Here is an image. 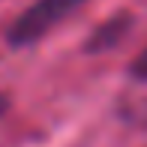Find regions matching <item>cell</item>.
<instances>
[{"mask_svg": "<svg viewBox=\"0 0 147 147\" xmlns=\"http://www.w3.org/2000/svg\"><path fill=\"white\" fill-rule=\"evenodd\" d=\"M129 72H132V78H138V81H147V48H144L135 60H132Z\"/></svg>", "mask_w": 147, "mask_h": 147, "instance_id": "2", "label": "cell"}, {"mask_svg": "<svg viewBox=\"0 0 147 147\" xmlns=\"http://www.w3.org/2000/svg\"><path fill=\"white\" fill-rule=\"evenodd\" d=\"M87 0H33L6 30L9 48H30L36 39H42L48 30H54L69 12H75Z\"/></svg>", "mask_w": 147, "mask_h": 147, "instance_id": "1", "label": "cell"}, {"mask_svg": "<svg viewBox=\"0 0 147 147\" xmlns=\"http://www.w3.org/2000/svg\"><path fill=\"white\" fill-rule=\"evenodd\" d=\"M6 111H9V96H6V93L0 90V117H3Z\"/></svg>", "mask_w": 147, "mask_h": 147, "instance_id": "3", "label": "cell"}]
</instances>
